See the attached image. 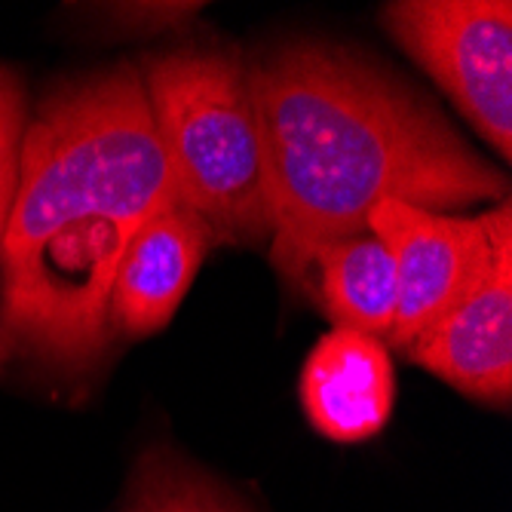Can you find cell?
<instances>
[{"mask_svg": "<svg viewBox=\"0 0 512 512\" xmlns=\"http://www.w3.org/2000/svg\"><path fill=\"white\" fill-rule=\"evenodd\" d=\"M142 83L178 200L215 240H267L270 203L249 65L230 50L181 46L148 59Z\"/></svg>", "mask_w": 512, "mask_h": 512, "instance_id": "cell-3", "label": "cell"}, {"mask_svg": "<svg viewBox=\"0 0 512 512\" xmlns=\"http://www.w3.org/2000/svg\"><path fill=\"white\" fill-rule=\"evenodd\" d=\"M310 279H316V295L335 329L387 341L399 307V276L393 255L375 234L329 246L316 258Z\"/></svg>", "mask_w": 512, "mask_h": 512, "instance_id": "cell-10", "label": "cell"}, {"mask_svg": "<svg viewBox=\"0 0 512 512\" xmlns=\"http://www.w3.org/2000/svg\"><path fill=\"white\" fill-rule=\"evenodd\" d=\"M135 230L108 218H80L4 258L7 347L71 371L96 362L108 347L117 264Z\"/></svg>", "mask_w": 512, "mask_h": 512, "instance_id": "cell-4", "label": "cell"}, {"mask_svg": "<svg viewBox=\"0 0 512 512\" xmlns=\"http://www.w3.org/2000/svg\"><path fill=\"white\" fill-rule=\"evenodd\" d=\"M215 234L181 200L154 212L126 243L117 264L108 325L126 338H148L166 329L184 292L191 289Z\"/></svg>", "mask_w": 512, "mask_h": 512, "instance_id": "cell-8", "label": "cell"}, {"mask_svg": "<svg viewBox=\"0 0 512 512\" xmlns=\"http://www.w3.org/2000/svg\"><path fill=\"white\" fill-rule=\"evenodd\" d=\"M270 261L307 286L316 258L368 234V212L402 200L433 212L506 203V175L381 65L332 43H286L249 62Z\"/></svg>", "mask_w": 512, "mask_h": 512, "instance_id": "cell-1", "label": "cell"}, {"mask_svg": "<svg viewBox=\"0 0 512 512\" xmlns=\"http://www.w3.org/2000/svg\"><path fill=\"white\" fill-rule=\"evenodd\" d=\"M368 234L387 246L399 276V307L384 344L387 350H405L512 249V209L497 203L476 218H457L384 200L368 212Z\"/></svg>", "mask_w": 512, "mask_h": 512, "instance_id": "cell-6", "label": "cell"}, {"mask_svg": "<svg viewBox=\"0 0 512 512\" xmlns=\"http://www.w3.org/2000/svg\"><path fill=\"white\" fill-rule=\"evenodd\" d=\"M126 512H249L234 494L169 448H148L126 485Z\"/></svg>", "mask_w": 512, "mask_h": 512, "instance_id": "cell-11", "label": "cell"}, {"mask_svg": "<svg viewBox=\"0 0 512 512\" xmlns=\"http://www.w3.org/2000/svg\"><path fill=\"white\" fill-rule=\"evenodd\" d=\"M175 200L142 74L132 65L89 74L59 86L25 123L0 261L80 218L135 230Z\"/></svg>", "mask_w": 512, "mask_h": 512, "instance_id": "cell-2", "label": "cell"}, {"mask_svg": "<svg viewBox=\"0 0 512 512\" xmlns=\"http://www.w3.org/2000/svg\"><path fill=\"white\" fill-rule=\"evenodd\" d=\"M301 405L313 430L332 442L378 436L396 405V371L384 341L332 329L301 371Z\"/></svg>", "mask_w": 512, "mask_h": 512, "instance_id": "cell-9", "label": "cell"}, {"mask_svg": "<svg viewBox=\"0 0 512 512\" xmlns=\"http://www.w3.org/2000/svg\"><path fill=\"white\" fill-rule=\"evenodd\" d=\"M467 399L509 408L512 399V249L482 283L402 350Z\"/></svg>", "mask_w": 512, "mask_h": 512, "instance_id": "cell-7", "label": "cell"}, {"mask_svg": "<svg viewBox=\"0 0 512 512\" xmlns=\"http://www.w3.org/2000/svg\"><path fill=\"white\" fill-rule=\"evenodd\" d=\"M384 28L503 157H512V7L506 0H399Z\"/></svg>", "mask_w": 512, "mask_h": 512, "instance_id": "cell-5", "label": "cell"}, {"mask_svg": "<svg viewBox=\"0 0 512 512\" xmlns=\"http://www.w3.org/2000/svg\"><path fill=\"white\" fill-rule=\"evenodd\" d=\"M28 123L25 92L13 71L0 68V246H4L7 221L19 188V151Z\"/></svg>", "mask_w": 512, "mask_h": 512, "instance_id": "cell-12", "label": "cell"}]
</instances>
